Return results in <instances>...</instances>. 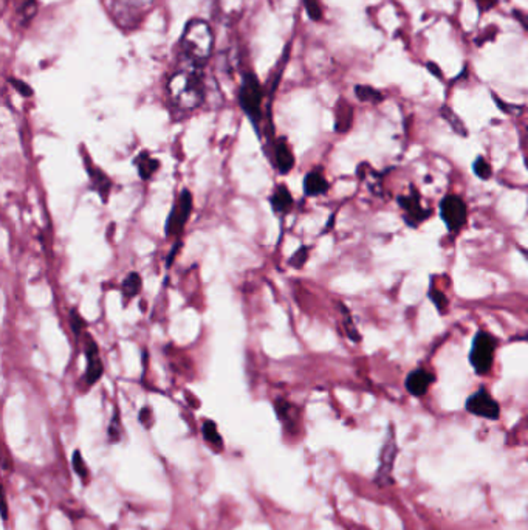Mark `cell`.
Segmentation results:
<instances>
[{
	"label": "cell",
	"instance_id": "1f68e13d",
	"mask_svg": "<svg viewBox=\"0 0 528 530\" xmlns=\"http://www.w3.org/2000/svg\"><path fill=\"white\" fill-rule=\"evenodd\" d=\"M473 2L476 3L480 17H482L485 13H488V11H491L492 8H496L497 5H499V0H473Z\"/></svg>",
	"mask_w": 528,
	"mask_h": 530
},
{
	"label": "cell",
	"instance_id": "7402d4cb",
	"mask_svg": "<svg viewBox=\"0 0 528 530\" xmlns=\"http://www.w3.org/2000/svg\"><path fill=\"white\" fill-rule=\"evenodd\" d=\"M203 437L208 444H210L211 446H216V448L221 450L223 446V440H222V436L218 434V430H217V425L214 424L212 420H206L203 424Z\"/></svg>",
	"mask_w": 528,
	"mask_h": 530
},
{
	"label": "cell",
	"instance_id": "44dd1931",
	"mask_svg": "<svg viewBox=\"0 0 528 530\" xmlns=\"http://www.w3.org/2000/svg\"><path fill=\"white\" fill-rule=\"evenodd\" d=\"M115 3L127 13H144L152 7L153 0H115Z\"/></svg>",
	"mask_w": 528,
	"mask_h": 530
},
{
	"label": "cell",
	"instance_id": "4fadbf2b",
	"mask_svg": "<svg viewBox=\"0 0 528 530\" xmlns=\"http://www.w3.org/2000/svg\"><path fill=\"white\" fill-rule=\"evenodd\" d=\"M87 162L88 165L86 163V171L88 172V177H90L92 186L97 189V193L103 197L104 202H108V194L112 188L110 178L104 174L103 169L95 168V165L92 163V160L88 156H87Z\"/></svg>",
	"mask_w": 528,
	"mask_h": 530
},
{
	"label": "cell",
	"instance_id": "9a60e30c",
	"mask_svg": "<svg viewBox=\"0 0 528 530\" xmlns=\"http://www.w3.org/2000/svg\"><path fill=\"white\" fill-rule=\"evenodd\" d=\"M335 130L336 132H347L353 123V107L347 101L340 99L336 104Z\"/></svg>",
	"mask_w": 528,
	"mask_h": 530
},
{
	"label": "cell",
	"instance_id": "2e32d148",
	"mask_svg": "<svg viewBox=\"0 0 528 530\" xmlns=\"http://www.w3.org/2000/svg\"><path fill=\"white\" fill-rule=\"evenodd\" d=\"M270 204L273 210H275V213L277 214L290 213V210L293 208V197L292 194H290L288 188L284 186V184L277 186L276 191L273 193V195L270 197Z\"/></svg>",
	"mask_w": 528,
	"mask_h": 530
},
{
	"label": "cell",
	"instance_id": "5b68a950",
	"mask_svg": "<svg viewBox=\"0 0 528 530\" xmlns=\"http://www.w3.org/2000/svg\"><path fill=\"white\" fill-rule=\"evenodd\" d=\"M440 219L447 225L449 233H459L468 219V208L460 195L449 194L440 202Z\"/></svg>",
	"mask_w": 528,
	"mask_h": 530
},
{
	"label": "cell",
	"instance_id": "ba28073f",
	"mask_svg": "<svg viewBox=\"0 0 528 530\" xmlns=\"http://www.w3.org/2000/svg\"><path fill=\"white\" fill-rule=\"evenodd\" d=\"M468 413L486 420H497L501 418V407L486 389H479L468 397L465 403Z\"/></svg>",
	"mask_w": 528,
	"mask_h": 530
},
{
	"label": "cell",
	"instance_id": "4316f807",
	"mask_svg": "<svg viewBox=\"0 0 528 530\" xmlns=\"http://www.w3.org/2000/svg\"><path fill=\"white\" fill-rule=\"evenodd\" d=\"M73 468H75V473L78 474L82 481H86V479H87V476H88V468H87L86 462H84V459H82L81 453H79L78 450H76V451L73 453Z\"/></svg>",
	"mask_w": 528,
	"mask_h": 530
},
{
	"label": "cell",
	"instance_id": "d6986e66",
	"mask_svg": "<svg viewBox=\"0 0 528 530\" xmlns=\"http://www.w3.org/2000/svg\"><path fill=\"white\" fill-rule=\"evenodd\" d=\"M141 285H143V281H141V276L138 273H129L127 278H124L123 285H121V291L123 296L126 301H130L132 298L140 293Z\"/></svg>",
	"mask_w": 528,
	"mask_h": 530
},
{
	"label": "cell",
	"instance_id": "e575fe53",
	"mask_svg": "<svg viewBox=\"0 0 528 530\" xmlns=\"http://www.w3.org/2000/svg\"><path fill=\"white\" fill-rule=\"evenodd\" d=\"M513 17L520 23V27L528 33V14L520 10H513Z\"/></svg>",
	"mask_w": 528,
	"mask_h": 530
},
{
	"label": "cell",
	"instance_id": "d4e9b609",
	"mask_svg": "<svg viewBox=\"0 0 528 530\" xmlns=\"http://www.w3.org/2000/svg\"><path fill=\"white\" fill-rule=\"evenodd\" d=\"M275 407H276L277 418L281 419L287 426H290V424H292V405H290L287 400H281V398H279V400H276Z\"/></svg>",
	"mask_w": 528,
	"mask_h": 530
},
{
	"label": "cell",
	"instance_id": "f546056e",
	"mask_svg": "<svg viewBox=\"0 0 528 530\" xmlns=\"http://www.w3.org/2000/svg\"><path fill=\"white\" fill-rule=\"evenodd\" d=\"M307 14L310 16L313 21H321L323 19V10L318 0H304Z\"/></svg>",
	"mask_w": 528,
	"mask_h": 530
},
{
	"label": "cell",
	"instance_id": "603a6c76",
	"mask_svg": "<svg viewBox=\"0 0 528 530\" xmlns=\"http://www.w3.org/2000/svg\"><path fill=\"white\" fill-rule=\"evenodd\" d=\"M428 298H429V300H431L432 304L436 306V309H437L438 312H440L442 315L447 313V311H448V306H449V301H448L447 295H444L442 290L436 289L434 282H431V285H429V290H428Z\"/></svg>",
	"mask_w": 528,
	"mask_h": 530
},
{
	"label": "cell",
	"instance_id": "52a82bcc",
	"mask_svg": "<svg viewBox=\"0 0 528 530\" xmlns=\"http://www.w3.org/2000/svg\"><path fill=\"white\" fill-rule=\"evenodd\" d=\"M397 202H399V205L403 210V220H405V224L411 226V228H417L425 220L431 217L432 211L429 208L423 206L418 189H415L414 186L411 188V193L409 194L399 195Z\"/></svg>",
	"mask_w": 528,
	"mask_h": 530
},
{
	"label": "cell",
	"instance_id": "cb8c5ba5",
	"mask_svg": "<svg viewBox=\"0 0 528 530\" xmlns=\"http://www.w3.org/2000/svg\"><path fill=\"white\" fill-rule=\"evenodd\" d=\"M473 172L480 178V180H490V178L492 177L491 165L486 162L485 157H482V156H479L473 162Z\"/></svg>",
	"mask_w": 528,
	"mask_h": 530
},
{
	"label": "cell",
	"instance_id": "d590c367",
	"mask_svg": "<svg viewBox=\"0 0 528 530\" xmlns=\"http://www.w3.org/2000/svg\"><path fill=\"white\" fill-rule=\"evenodd\" d=\"M426 69H428V70L431 71V73L436 76V78H440V80L443 78V71H442L440 67H438L437 64H434V62H428V64H426Z\"/></svg>",
	"mask_w": 528,
	"mask_h": 530
},
{
	"label": "cell",
	"instance_id": "5bb4252c",
	"mask_svg": "<svg viewBox=\"0 0 528 530\" xmlns=\"http://www.w3.org/2000/svg\"><path fill=\"white\" fill-rule=\"evenodd\" d=\"M304 191L310 197H318V195H323L329 191V182L325 180L321 171L314 169L308 172L304 178Z\"/></svg>",
	"mask_w": 528,
	"mask_h": 530
},
{
	"label": "cell",
	"instance_id": "8d00e7d4",
	"mask_svg": "<svg viewBox=\"0 0 528 530\" xmlns=\"http://www.w3.org/2000/svg\"><path fill=\"white\" fill-rule=\"evenodd\" d=\"M180 247H181V242H177V243H175V247L171 250V254H169V258H168V267L172 265V259L175 258V254H177V252H179V248H180Z\"/></svg>",
	"mask_w": 528,
	"mask_h": 530
},
{
	"label": "cell",
	"instance_id": "30bf717a",
	"mask_svg": "<svg viewBox=\"0 0 528 530\" xmlns=\"http://www.w3.org/2000/svg\"><path fill=\"white\" fill-rule=\"evenodd\" d=\"M436 382V375L426 369H414L405 380L406 391L414 397H423Z\"/></svg>",
	"mask_w": 528,
	"mask_h": 530
},
{
	"label": "cell",
	"instance_id": "7a4b0ae2",
	"mask_svg": "<svg viewBox=\"0 0 528 530\" xmlns=\"http://www.w3.org/2000/svg\"><path fill=\"white\" fill-rule=\"evenodd\" d=\"M216 38L210 23L203 19H192L186 23L181 36V47L194 61H206L214 50Z\"/></svg>",
	"mask_w": 528,
	"mask_h": 530
},
{
	"label": "cell",
	"instance_id": "3957f363",
	"mask_svg": "<svg viewBox=\"0 0 528 530\" xmlns=\"http://www.w3.org/2000/svg\"><path fill=\"white\" fill-rule=\"evenodd\" d=\"M262 103L264 88L260 86L257 76L245 73L239 88V104L254 126L262 121Z\"/></svg>",
	"mask_w": 528,
	"mask_h": 530
},
{
	"label": "cell",
	"instance_id": "7c38bea8",
	"mask_svg": "<svg viewBox=\"0 0 528 530\" xmlns=\"http://www.w3.org/2000/svg\"><path fill=\"white\" fill-rule=\"evenodd\" d=\"M275 163L281 174H288L294 166V156L287 138H279L275 143Z\"/></svg>",
	"mask_w": 528,
	"mask_h": 530
},
{
	"label": "cell",
	"instance_id": "f1b7e54d",
	"mask_svg": "<svg viewBox=\"0 0 528 530\" xmlns=\"http://www.w3.org/2000/svg\"><path fill=\"white\" fill-rule=\"evenodd\" d=\"M308 261V248L307 247H301L298 252H296L292 258H290L288 264L293 267V269H302L305 262Z\"/></svg>",
	"mask_w": 528,
	"mask_h": 530
},
{
	"label": "cell",
	"instance_id": "4dcf8cb0",
	"mask_svg": "<svg viewBox=\"0 0 528 530\" xmlns=\"http://www.w3.org/2000/svg\"><path fill=\"white\" fill-rule=\"evenodd\" d=\"M36 0H23V5L21 7L22 21L28 22L32 17L36 14Z\"/></svg>",
	"mask_w": 528,
	"mask_h": 530
},
{
	"label": "cell",
	"instance_id": "74e56055",
	"mask_svg": "<svg viewBox=\"0 0 528 530\" xmlns=\"http://www.w3.org/2000/svg\"><path fill=\"white\" fill-rule=\"evenodd\" d=\"M525 165H527V168H528V154H527V158H525Z\"/></svg>",
	"mask_w": 528,
	"mask_h": 530
},
{
	"label": "cell",
	"instance_id": "277c9868",
	"mask_svg": "<svg viewBox=\"0 0 528 530\" xmlns=\"http://www.w3.org/2000/svg\"><path fill=\"white\" fill-rule=\"evenodd\" d=\"M497 349V339L491 333L479 330L473 338L470 350V365L477 375H486L492 368Z\"/></svg>",
	"mask_w": 528,
	"mask_h": 530
},
{
	"label": "cell",
	"instance_id": "9c48e42d",
	"mask_svg": "<svg viewBox=\"0 0 528 530\" xmlns=\"http://www.w3.org/2000/svg\"><path fill=\"white\" fill-rule=\"evenodd\" d=\"M191 211H192V194L189 193L188 189H183L179 202L172 206L168 222H166V234L180 236L183 233V228H185L189 216H191Z\"/></svg>",
	"mask_w": 528,
	"mask_h": 530
},
{
	"label": "cell",
	"instance_id": "ac0fdd59",
	"mask_svg": "<svg viewBox=\"0 0 528 530\" xmlns=\"http://www.w3.org/2000/svg\"><path fill=\"white\" fill-rule=\"evenodd\" d=\"M440 117L449 124V128L453 129L454 134H457L459 136H468V129L465 126V123L460 120V117L457 115L449 106L443 104L440 107Z\"/></svg>",
	"mask_w": 528,
	"mask_h": 530
},
{
	"label": "cell",
	"instance_id": "836d02e7",
	"mask_svg": "<svg viewBox=\"0 0 528 530\" xmlns=\"http://www.w3.org/2000/svg\"><path fill=\"white\" fill-rule=\"evenodd\" d=\"M109 437L112 442H116V440H120L121 437V430H120V418H118V413L115 414L114 420L110 422V426H109Z\"/></svg>",
	"mask_w": 528,
	"mask_h": 530
},
{
	"label": "cell",
	"instance_id": "ffe728a7",
	"mask_svg": "<svg viewBox=\"0 0 528 530\" xmlns=\"http://www.w3.org/2000/svg\"><path fill=\"white\" fill-rule=\"evenodd\" d=\"M355 95L360 101L363 103H369V104H379L384 101V95L378 91V88L372 87V86H363L360 84L355 87Z\"/></svg>",
	"mask_w": 528,
	"mask_h": 530
},
{
	"label": "cell",
	"instance_id": "6da1fadb",
	"mask_svg": "<svg viewBox=\"0 0 528 530\" xmlns=\"http://www.w3.org/2000/svg\"><path fill=\"white\" fill-rule=\"evenodd\" d=\"M171 101L179 109L194 110L205 99V82L201 73L194 69H180L171 75L168 81Z\"/></svg>",
	"mask_w": 528,
	"mask_h": 530
},
{
	"label": "cell",
	"instance_id": "d6a6232c",
	"mask_svg": "<svg viewBox=\"0 0 528 530\" xmlns=\"http://www.w3.org/2000/svg\"><path fill=\"white\" fill-rule=\"evenodd\" d=\"M8 82H10L11 86H13V87L16 88L17 92H19V93L22 95V97L28 98V97H32V95H33V88L29 87V86L27 84V82H23V81H21V80H16V78H10Z\"/></svg>",
	"mask_w": 528,
	"mask_h": 530
},
{
	"label": "cell",
	"instance_id": "83f0119b",
	"mask_svg": "<svg viewBox=\"0 0 528 530\" xmlns=\"http://www.w3.org/2000/svg\"><path fill=\"white\" fill-rule=\"evenodd\" d=\"M70 326H72V330L76 337H79L81 332L84 330V327L87 326L86 320L81 317L76 309H73V311L70 312Z\"/></svg>",
	"mask_w": 528,
	"mask_h": 530
},
{
	"label": "cell",
	"instance_id": "e0dca14e",
	"mask_svg": "<svg viewBox=\"0 0 528 530\" xmlns=\"http://www.w3.org/2000/svg\"><path fill=\"white\" fill-rule=\"evenodd\" d=\"M135 165H136V169H138L140 177L143 178V180H149V178H152V176L155 174L160 168L158 160L152 158L149 156V152L146 151L141 152L140 156L135 158Z\"/></svg>",
	"mask_w": 528,
	"mask_h": 530
},
{
	"label": "cell",
	"instance_id": "8fae6325",
	"mask_svg": "<svg viewBox=\"0 0 528 530\" xmlns=\"http://www.w3.org/2000/svg\"><path fill=\"white\" fill-rule=\"evenodd\" d=\"M86 355H87V360H88V366H87V372L84 375V380H86L87 386H93L101 377H103L104 366H103V361H101V359H99L98 344L95 343L90 337H88V339H87Z\"/></svg>",
	"mask_w": 528,
	"mask_h": 530
},
{
	"label": "cell",
	"instance_id": "484cf974",
	"mask_svg": "<svg viewBox=\"0 0 528 530\" xmlns=\"http://www.w3.org/2000/svg\"><path fill=\"white\" fill-rule=\"evenodd\" d=\"M341 307H342V311H344V318H346V320H344V326H346V332H347L349 338L352 339V341H355V343L361 341V335L358 333L357 327H355V324L352 323V318H350L349 311L342 304H341Z\"/></svg>",
	"mask_w": 528,
	"mask_h": 530
},
{
	"label": "cell",
	"instance_id": "8992f818",
	"mask_svg": "<svg viewBox=\"0 0 528 530\" xmlns=\"http://www.w3.org/2000/svg\"><path fill=\"white\" fill-rule=\"evenodd\" d=\"M397 453H399V446H397V437L394 426H389L388 436H386L384 444L379 451V463H378V472H377V484L381 487H388L392 484V472L397 461Z\"/></svg>",
	"mask_w": 528,
	"mask_h": 530
}]
</instances>
